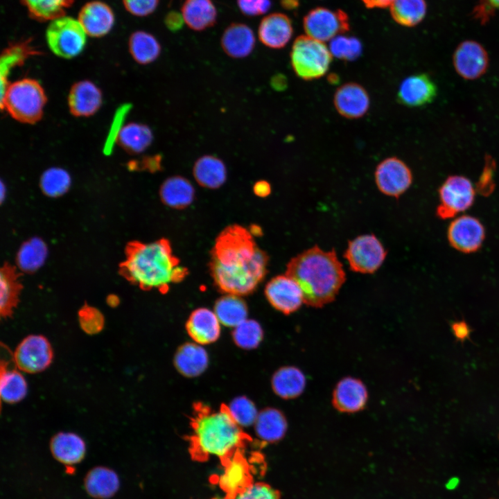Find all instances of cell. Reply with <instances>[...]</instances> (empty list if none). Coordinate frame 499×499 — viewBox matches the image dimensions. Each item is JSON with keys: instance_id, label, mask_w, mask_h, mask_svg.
<instances>
[{"instance_id": "2e32d148", "label": "cell", "mask_w": 499, "mask_h": 499, "mask_svg": "<svg viewBox=\"0 0 499 499\" xmlns=\"http://www.w3.org/2000/svg\"><path fill=\"white\" fill-rule=\"evenodd\" d=\"M333 105L342 116L349 119H357L365 116L368 112L370 98L363 86L357 82H347L335 91Z\"/></svg>"}, {"instance_id": "f5cc1de1", "label": "cell", "mask_w": 499, "mask_h": 499, "mask_svg": "<svg viewBox=\"0 0 499 499\" xmlns=\"http://www.w3.org/2000/svg\"><path fill=\"white\" fill-rule=\"evenodd\" d=\"M271 87L277 91H282L288 87V79L281 73L274 74L270 79Z\"/></svg>"}, {"instance_id": "94428289", "label": "cell", "mask_w": 499, "mask_h": 499, "mask_svg": "<svg viewBox=\"0 0 499 499\" xmlns=\"http://www.w3.org/2000/svg\"><path fill=\"white\" fill-rule=\"evenodd\" d=\"M329 80H330L331 82L335 83L338 81V78L337 76H335L334 74H331L329 77Z\"/></svg>"}, {"instance_id": "bcb514c9", "label": "cell", "mask_w": 499, "mask_h": 499, "mask_svg": "<svg viewBox=\"0 0 499 499\" xmlns=\"http://www.w3.org/2000/svg\"><path fill=\"white\" fill-rule=\"evenodd\" d=\"M78 315L80 325L86 333L94 335L103 329L104 318L98 310L87 306L82 308Z\"/></svg>"}, {"instance_id": "c3c4849f", "label": "cell", "mask_w": 499, "mask_h": 499, "mask_svg": "<svg viewBox=\"0 0 499 499\" xmlns=\"http://www.w3.org/2000/svg\"><path fill=\"white\" fill-rule=\"evenodd\" d=\"M126 10L137 17H146L157 9L159 0H122Z\"/></svg>"}, {"instance_id": "603a6c76", "label": "cell", "mask_w": 499, "mask_h": 499, "mask_svg": "<svg viewBox=\"0 0 499 499\" xmlns=\"http://www.w3.org/2000/svg\"><path fill=\"white\" fill-rule=\"evenodd\" d=\"M256 44L252 28L243 23H231L224 30L220 40L223 51L232 58H243L251 54Z\"/></svg>"}, {"instance_id": "db71d44e", "label": "cell", "mask_w": 499, "mask_h": 499, "mask_svg": "<svg viewBox=\"0 0 499 499\" xmlns=\"http://www.w3.org/2000/svg\"><path fill=\"white\" fill-rule=\"evenodd\" d=\"M455 335L459 339H464L469 336L470 329L464 322H456L452 325Z\"/></svg>"}, {"instance_id": "6da1fadb", "label": "cell", "mask_w": 499, "mask_h": 499, "mask_svg": "<svg viewBox=\"0 0 499 499\" xmlns=\"http://www.w3.org/2000/svg\"><path fill=\"white\" fill-rule=\"evenodd\" d=\"M268 256L245 227L232 225L218 236L211 252L210 270L222 292L252 293L268 272Z\"/></svg>"}, {"instance_id": "d6986e66", "label": "cell", "mask_w": 499, "mask_h": 499, "mask_svg": "<svg viewBox=\"0 0 499 499\" xmlns=\"http://www.w3.org/2000/svg\"><path fill=\"white\" fill-rule=\"evenodd\" d=\"M367 400L368 392L365 384L358 378L346 377L335 385L332 403L341 412L354 413L363 410Z\"/></svg>"}, {"instance_id": "f6af8a7d", "label": "cell", "mask_w": 499, "mask_h": 499, "mask_svg": "<svg viewBox=\"0 0 499 499\" xmlns=\"http://www.w3.org/2000/svg\"><path fill=\"white\" fill-rule=\"evenodd\" d=\"M17 286L11 274L6 269L0 275V308L2 315H8L16 301Z\"/></svg>"}, {"instance_id": "5bb4252c", "label": "cell", "mask_w": 499, "mask_h": 499, "mask_svg": "<svg viewBox=\"0 0 499 499\" xmlns=\"http://www.w3.org/2000/svg\"><path fill=\"white\" fill-rule=\"evenodd\" d=\"M453 62L455 71L465 80H476L483 76L489 67V55L478 42L466 40L456 48Z\"/></svg>"}, {"instance_id": "9a60e30c", "label": "cell", "mask_w": 499, "mask_h": 499, "mask_svg": "<svg viewBox=\"0 0 499 499\" xmlns=\"http://www.w3.org/2000/svg\"><path fill=\"white\" fill-rule=\"evenodd\" d=\"M265 295L275 309L286 315L297 310L304 303L299 286L287 274L277 276L268 281Z\"/></svg>"}, {"instance_id": "ee69618b", "label": "cell", "mask_w": 499, "mask_h": 499, "mask_svg": "<svg viewBox=\"0 0 499 499\" xmlns=\"http://www.w3.org/2000/svg\"><path fill=\"white\" fill-rule=\"evenodd\" d=\"M227 406L231 417L240 427L254 424L259 412L250 399L245 396H238Z\"/></svg>"}, {"instance_id": "f546056e", "label": "cell", "mask_w": 499, "mask_h": 499, "mask_svg": "<svg viewBox=\"0 0 499 499\" xmlns=\"http://www.w3.org/2000/svg\"><path fill=\"white\" fill-rule=\"evenodd\" d=\"M159 195L166 205L175 209H184L193 202L195 190L189 180L175 175L167 178L162 183Z\"/></svg>"}, {"instance_id": "4dcf8cb0", "label": "cell", "mask_w": 499, "mask_h": 499, "mask_svg": "<svg viewBox=\"0 0 499 499\" xmlns=\"http://www.w3.org/2000/svg\"><path fill=\"white\" fill-rule=\"evenodd\" d=\"M306 386V377L297 367H283L272 376V387L274 392L284 399H291L302 394Z\"/></svg>"}, {"instance_id": "30bf717a", "label": "cell", "mask_w": 499, "mask_h": 499, "mask_svg": "<svg viewBox=\"0 0 499 499\" xmlns=\"http://www.w3.org/2000/svg\"><path fill=\"white\" fill-rule=\"evenodd\" d=\"M303 26L306 35L322 42L349 30L348 15L341 10L317 7L310 10L304 17Z\"/></svg>"}, {"instance_id": "ffe728a7", "label": "cell", "mask_w": 499, "mask_h": 499, "mask_svg": "<svg viewBox=\"0 0 499 499\" xmlns=\"http://www.w3.org/2000/svg\"><path fill=\"white\" fill-rule=\"evenodd\" d=\"M78 20L87 35L100 37L107 35L114 24L112 8L100 1H91L80 9Z\"/></svg>"}, {"instance_id": "6f0895ef", "label": "cell", "mask_w": 499, "mask_h": 499, "mask_svg": "<svg viewBox=\"0 0 499 499\" xmlns=\"http://www.w3.org/2000/svg\"><path fill=\"white\" fill-rule=\"evenodd\" d=\"M480 10H483L486 14L487 10L499 9V0H480Z\"/></svg>"}, {"instance_id": "7bdbcfd3", "label": "cell", "mask_w": 499, "mask_h": 499, "mask_svg": "<svg viewBox=\"0 0 499 499\" xmlns=\"http://www.w3.org/2000/svg\"><path fill=\"white\" fill-rule=\"evenodd\" d=\"M329 49L332 56L345 61L356 60L362 51V44L358 38L343 35L333 38Z\"/></svg>"}, {"instance_id": "9f6ffc18", "label": "cell", "mask_w": 499, "mask_h": 499, "mask_svg": "<svg viewBox=\"0 0 499 499\" xmlns=\"http://www.w3.org/2000/svg\"><path fill=\"white\" fill-rule=\"evenodd\" d=\"M368 8H385L389 7L393 0H361Z\"/></svg>"}, {"instance_id": "91938a15", "label": "cell", "mask_w": 499, "mask_h": 499, "mask_svg": "<svg viewBox=\"0 0 499 499\" xmlns=\"http://www.w3.org/2000/svg\"><path fill=\"white\" fill-rule=\"evenodd\" d=\"M6 189L3 184V182L1 183V200L3 201L6 197Z\"/></svg>"}, {"instance_id": "6125c7cd", "label": "cell", "mask_w": 499, "mask_h": 499, "mask_svg": "<svg viewBox=\"0 0 499 499\" xmlns=\"http://www.w3.org/2000/svg\"><path fill=\"white\" fill-rule=\"evenodd\" d=\"M170 1H172L173 0H170Z\"/></svg>"}, {"instance_id": "836d02e7", "label": "cell", "mask_w": 499, "mask_h": 499, "mask_svg": "<svg viewBox=\"0 0 499 499\" xmlns=\"http://www.w3.org/2000/svg\"><path fill=\"white\" fill-rule=\"evenodd\" d=\"M8 366V362H1L0 394L3 402L13 404L24 399L28 392V385L20 370L10 369Z\"/></svg>"}, {"instance_id": "680465c9", "label": "cell", "mask_w": 499, "mask_h": 499, "mask_svg": "<svg viewBox=\"0 0 499 499\" xmlns=\"http://www.w3.org/2000/svg\"><path fill=\"white\" fill-rule=\"evenodd\" d=\"M280 3L287 10L294 9L298 6V0H280Z\"/></svg>"}, {"instance_id": "8992f818", "label": "cell", "mask_w": 499, "mask_h": 499, "mask_svg": "<svg viewBox=\"0 0 499 499\" xmlns=\"http://www.w3.org/2000/svg\"><path fill=\"white\" fill-rule=\"evenodd\" d=\"M332 55L324 42L308 35L298 36L290 51V63L295 74L304 80L324 76L329 71Z\"/></svg>"}, {"instance_id": "60d3db41", "label": "cell", "mask_w": 499, "mask_h": 499, "mask_svg": "<svg viewBox=\"0 0 499 499\" xmlns=\"http://www.w3.org/2000/svg\"><path fill=\"white\" fill-rule=\"evenodd\" d=\"M71 184L69 172L60 167H51L45 170L40 180V186L44 194L57 198L66 193Z\"/></svg>"}, {"instance_id": "7402d4cb", "label": "cell", "mask_w": 499, "mask_h": 499, "mask_svg": "<svg viewBox=\"0 0 499 499\" xmlns=\"http://www.w3.org/2000/svg\"><path fill=\"white\" fill-rule=\"evenodd\" d=\"M293 27L290 19L281 12L271 13L263 17L259 26L258 36L268 48H283L290 40Z\"/></svg>"}, {"instance_id": "74e56055", "label": "cell", "mask_w": 499, "mask_h": 499, "mask_svg": "<svg viewBox=\"0 0 499 499\" xmlns=\"http://www.w3.org/2000/svg\"><path fill=\"white\" fill-rule=\"evenodd\" d=\"M389 7L392 19L406 27L419 24L425 17L427 8L425 0H393Z\"/></svg>"}, {"instance_id": "4316f807", "label": "cell", "mask_w": 499, "mask_h": 499, "mask_svg": "<svg viewBox=\"0 0 499 499\" xmlns=\"http://www.w3.org/2000/svg\"><path fill=\"white\" fill-rule=\"evenodd\" d=\"M181 13L185 24L195 31L211 28L217 21V10L212 0H185Z\"/></svg>"}, {"instance_id": "f35d334b", "label": "cell", "mask_w": 499, "mask_h": 499, "mask_svg": "<svg viewBox=\"0 0 499 499\" xmlns=\"http://www.w3.org/2000/svg\"><path fill=\"white\" fill-rule=\"evenodd\" d=\"M35 53L38 52L30 46L28 40L11 44L3 51L1 56V94L8 85L7 76L10 70L17 65H21Z\"/></svg>"}, {"instance_id": "44dd1931", "label": "cell", "mask_w": 499, "mask_h": 499, "mask_svg": "<svg viewBox=\"0 0 499 499\" xmlns=\"http://www.w3.org/2000/svg\"><path fill=\"white\" fill-rule=\"evenodd\" d=\"M223 469L218 484L229 498H232L250 482V466L240 450L223 460Z\"/></svg>"}, {"instance_id": "f1b7e54d", "label": "cell", "mask_w": 499, "mask_h": 499, "mask_svg": "<svg viewBox=\"0 0 499 499\" xmlns=\"http://www.w3.org/2000/svg\"><path fill=\"white\" fill-rule=\"evenodd\" d=\"M287 427L284 414L273 408H267L259 412L254 423L256 434L263 443H274L281 439Z\"/></svg>"}, {"instance_id": "8fae6325", "label": "cell", "mask_w": 499, "mask_h": 499, "mask_svg": "<svg viewBox=\"0 0 499 499\" xmlns=\"http://www.w3.org/2000/svg\"><path fill=\"white\" fill-rule=\"evenodd\" d=\"M53 358L52 347L41 335H30L24 338L16 347L13 361L17 368L28 374H37L45 370Z\"/></svg>"}, {"instance_id": "11a10c76", "label": "cell", "mask_w": 499, "mask_h": 499, "mask_svg": "<svg viewBox=\"0 0 499 499\" xmlns=\"http://www.w3.org/2000/svg\"><path fill=\"white\" fill-rule=\"evenodd\" d=\"M254 192L260 197H265L271 192L270 184L265 180L256 182L253 187Z\"/></svg>"}, {"instance_id": "8d00e7d4", "label": "cell", "mask_w": 499, "mask_h": 499, "mask_svg": "<svg viewBox=\"0 0 499 499\" xmlns=\"http://www.w3.org/2000/svg\"><path fill=\"white\" fill-rule=\"evenodd\" d=\"M119 480L116 473L107 468L92 469L85 479L87 492L98 498H107L116 493Z\"/></svg>"}, {"instance_id": "e0dca14e", "label": "cell", "mask_w": 499, "mask_h": 499, "mask_svg": "<svg viewBox=\"0 0 499 499\" xmlns=\"http://www.w3.org/2000/svg\"><path fill=\"white\" fill-rule=\"evenodd\" d=\"M437 86L426 73H417L405 78L400 84L397 100L409 107H418L430 103L437 96Z\"/></svg>"}, {"instance_id": "7c38bea8", "label": "cell", "mask_w": 499, "mask_h": 499, "mask_svg": "<svg viewBox=\"0 0 499 499\" xmlns=\"http://www.w3.org/2000/svg\"><path fill=\"white\" fill-rule=\"evenodd\" d=\"M374 179L382 193L398 198L410 187L413 175L411 169L403 160L396 157H389L377 165Z\"/></svg>"}, {"instance_id": "83f0119b", "label": "cell", "mask_w": 499, "mask_h": 499, "mask_svg": "<svg viewBox=\"0 0 499 499\" xmlns=\"http://www.w3.org/2000/svg\"><path fill=\"white\" fill-rule=\"evenodd\" d=\"M50 448L57 460L68 465L80 462L86 452L84 440L73 432L57 433L51 440Z\"/></svg>"}, {"instance_id": "7dc6e473", "label": "cell", "mask_w": 499, "mask_h": 499, "mask_svg": "<svg viewBox=\"0 0 499 499\" xmlns=\"http://www.w3.org/2000/svg\"><path fill=\"white\" fill-rule=\"evenodd\" d=\"M231 499H280L279 492L263 482L250 483Z\"/></svg>"}, {"instance_id": "d4e9b609", "label": "cell", "mask_w": 499, "mask_h": 499, "mask_svg": "<svg viewBox=\"0 0 499 499\" xmlns=\"http://www.w3.org/2000/svg\"><path fill=\"white\" fill-rule=\"evenodd\" d=\"M209 363L206 350L198 343H185L177 350L174 365L186 377H196L203 373Z\"/></svg>"}, {"instance_id": "ac0fdd59", "label": "cell", "mask_w": 499, "mask_h": 499, "mask_svg": "<svg viewBox=\"0 0 499 499\" xmlns=\"http://www.w3.org/2000/svg\"><path fill=\"white\" fill-rule=\"evenodd\" d=\"M68 107L72 115L88 117L96 114L103 103L100 89L89 80L75 82L68 94Z\"/></svg>"}, {"instance_id": "d6a6232c", "label": "cell", "mask_w": 499, "mask_h": 499, "mask_svg": "<svg viewBox=\"0 0 499 499\" xmlns=\"http://www.w3.org/2000/svg\"><path fill=\"white\" fill-rule=\"evenodd\" d=\"M128 49L134 60L142 65L155 61L161 51L157 38L143 30H137L131 34L128 40Z\"/></svg>"}, {"instance_id": "277c9868", "label": "cell", "mask_w": 499, "mask_h": 499, "mask_svg": "<svg viewBox=\"0 0 499 499\" xmlns=\"http://www.w3.org/2000/svg\"><path fill=\"white\" fill-rule=\"evenodd\" d=\"M123 272L140 288L162 293L168 290L170 284L182 281L189 274L188 269L181 265L173 254L169 241L164 238L131 245Z\"/></svg>"}, {"instance_id": "d590c367", "label": "cell", "mask_w": 499, "mask_h": 499, "mask_svg": "<svg viewBox=\"0 0 499 499\" xmlns=\"http://www.w3.org/2000/svg\"><path fill=\"white\" fill-rule=\"evenodd\" d=\"M48 256V247L40 238H31L19 247L16 258L18 268L26 272H33L40 269L45 263Z\"/></svg>"}, {"instance_id": "9c48e42d", "label": "cell", "mask_w": 499, "mask_h": 499, "mask_svg": "<svg viewBox=\"0 0 499 499\" xmlns=\"http://www.w3.org/2000/svg\"><path fill=\"white\" fill-rule=\"evenodd\" d=\"M387 251L373 234H364L349 241L344 254L350 269L356 272L372 274L383 264Z\"/></svg>"}, {"instance_id": "f907efd6", "label": "cell", "mask_w": 499, "mask_h": 499, "mask_svg": "<svg viewBox=\"0 0 499 499\" xmlns=\"http://www.w3.org/2000/svg\"><path fill=\"white\" fill-rule=\"evenodd\" d=\"M131 166L133 169L141 168L151 173L160 171L162 168V155L156 154L144 157L138 161H134Z\"/></svg>"}, {"instance_id": "b9f144b4", "label": "cell", "mask_w": 499, "mask_h": 499, "mask_svg": "<svg viewBox=\"0 0 499 499\" xmlns=\"http://www.w3.org/2000/svg\"><path fill=\"white\" fill-rule=\"evenodd\" d=\"M232 337L235 344L243 349L256 348L263 338L261 325L255 320L245 319L234 327Z\"/></svg>"}, {"instance_id": "e575fe53", "label": "cell", "mask_w": 499, "mask_h": 499, "mask_svg": "<svg viewBox=\"0 0 499 499\" xmlns=\"http://www.w3.org/2000/svg\"><path fill=\"white\" fill-rule=\"evenodd\" d=\"M214 313L221 324L234 328L247 319V307L240 296L227 294L216 301Z\"/></svg>"}, {"instance_id": "681fc988", "label": "cell", "mask_w": 499, "mask_h": 499, "mask_svg": "<svg viewBox=\"0 0 499 499\" xmlns=\"http://www.w3.org/2000/svg\"><path fill=\"white\" fill-rule=\"evenodd\" d=\"M240 12L247 17H255L266 13L271 8L270 0H237Z\"/></svg>"}, {"instance_id": "816d5d0a", "label": "cell", "mask_w": 499, "mask_h": 499, "mask_svg": "<svg viewBox=\"0 0 499 499\" xmlns=\"http://www.w3.org/2000/svg\"><path fill=\"white\" fill-rule=\"evenodd\" d=\"M184 20L182 13L175 10L168 12L164 18V24L166 28L172 32L180 30L184 24Z\"/></svg>"}, {"instance_id": "7a4b0ae2", "label": "cell", "mask_w": 499, "mask_h": 499, "mask_svg": "<svg viewBox=\"0 0 499 499\" xmlns=\"http://www.w3.org/2000/svg\"><path fill=\"white\" fill-rule=\"evenodd\" d=\"M190 426V450L199 459L210 457L222 461L252 440L234 421L228 406L222 404L218 410L197 402L193 404Z\"/></svg>"}, {"instance_id": "52a82bcc", "label": "cell", "mask_w": 499, "mask_h": 499, "mask_svg": "<svg viewBox=\"0 0 499 499\" xmlns=\"http://www.w3.org/2000/svg\"><path fill=\"white\" fill-rule=\"evenodd\" d=\"M46 40L55 55L70 59L83 51L87 33L78 19L64 15L50 21L46 30Z\"/></svg>"}, {"instance_id": "4fadbf2b", "label": "cell", "mask_w": 499, "mask_h": 499, "mask_svg": "<svg viewBox=\"0 0 499 499\" xmlns=\"http://www.w3.org/2000/svg\"><path fill=\"white\" fill-rule=\"evenodd\" d=\"M485 236L483 224L478 218L469 215L455 218L447 229L450 245L464 254L478 252L482 247Z\"/></svg>"}, {"instance_id": "484cf974", "label": "cell", "mask_w": 499, "mask_h": 499, "mask_svg": "<svg viewBox=\"0 0 499 499\" xmlns=\"http://www.w3.org/2000/svg\"><path fill=\"white\" fill-rule=\"evenodd\" d=\"M193 175L201 186L216 189L225 182L227 168L224 161L219 157L212 155H204L195 161Z\"/></svg>"}, {"instance_id": "ba28073f", "label": "cell", "mask_w": 499, "mask_h": 499, "mask_svg": "<svg viewBox=\"0 0 499 499\" xmlns=\"http://www.w3.org/2000/svg\"><path fill=\"white\" fill-rule=\"evenodd\" d=\"M440 204L436 209L438 218L446 220L471 208L475 201V190L465 176H448L438 189Z\"/></svg>"}, {"instance_id": "3957f363", "label": "cell", "mask_w": 499, "mask_h": 499, "mask_svg": "<svg viewBox=\"0 0 499 499\" xmlns=\"http://www.w3.org/2000/svg\"><path fill=\"white\" fill-rule=\"evenodd\" d=\"M286 274L299 286L304 302L315 308H322L333 301L346 280L335 250L324 251L317 245L290 259Z\"/></svg>"}, {"instance_id": "5b68a950", "label": "cell", "mask_w": 499, "mask_h": 499, "mask_svg": "<svg viewBox=\"0 0 499 499\" xmlns=\"http://www.w3.org/2000/svg\"><path fill=\"white\" fill-rule=\"evenodd\" d=\"M47 101L40 82L25 78L8 84L1 95V107L16 121L34 124L42 117Z\"/></svg>"}, {"instance_id": "1f68e13d", "label": "cell", "mask_w": 499, "mask_h": 499, "mask_svg": "<svg viewBox=\"0 0 499 499\" xmlns=\"http://www.w3.org/2000/svg\"><path fill=\"white\" fill-rule=\"evenodd\" d=\"M151 128L143 123L132 122L122 127L117 133L119 145L131 154L144 152L153 141Z\"/></svg>"}, {"instance_id": "cb8c5ba5", "label": "cell", "mask_w": 499, "mask_h": 499, "mask_svg": "<svg viewBox=\"0 0 499 499\" xmlns=\"http://www.w3.org/2000/svg\"><path fill=\"white\" fill-rule=\"evenodd\" d=\"M220 321L214 311L200 308L190 315L186 329L189 336L199 344L214 342L220 334Z\"/></svg>"}, {"instance_id": "ab89813d", "label": "cell", "mask_w": 499, "mask_h": 499, "mask_svg": "<svg viewBox=\"0 0 499 499\" xmlns=\"http://www.w3.org/2000/svg\"><path fill=\"white\" fill-rule=\"evenodd\" d=\"M73 1L74 0H21L30 16L40 21H51L64 16L65 11Z\"/></svg>"}]
</instances>
